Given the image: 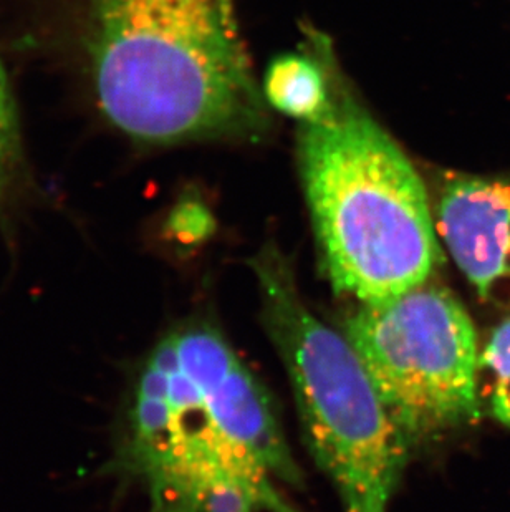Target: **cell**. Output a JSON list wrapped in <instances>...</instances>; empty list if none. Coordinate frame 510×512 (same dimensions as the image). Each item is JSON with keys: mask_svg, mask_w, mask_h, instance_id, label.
Instances as JSON below:
<instances>
[{"mask_svg": "<svg viewBox=\"0 0 510 512\" xmlns=\"http://www.w3.org/2000/svg\"><path fill=\"white\" fill-rule=\"evenodd\" d=\"M436 229L479 297L510 309V179L448 174Z\"/></svg>", "mask_w": 510, "mask_h": 512, "instance_id": "cell-7", "label": "cell"}, {"mask_svg": "<svg viewBox=\"0 0 510 512\" xmlns=\"http://www.w3.org/2000/svg\"><path fill=\"white\" fill-rule=\"evenodd\" d=\"M224 473L277 494L270 474L217 428L168 332L133 370L98 474L143 489L148 512H198L204 484Z\"/></svg>", "mask_w": 510, "mask_h": 512, "instance_id": "cell-5", "label": "cell"}, {"mask_svg": "<svg viewBox=\"0 0 510 512\" xmlns=\"http://www.w3.org/2000/svg\"><path fill=\"white\" fill-rule=\"evenodd\" d=\"M179 363L198 385L217 428L262 468L300 488L304 476L290 455L269 397L216 329L188 324L171 330Z\"/></svg>", "mask_w": 510, "mask_h": 512, "instance_id": "cell-6", "label": "cell"}, {"mask_svg": "<svg viewBox=\"0 0 510 512\" xmlns=\"http://www.w3.org/2000/svg\"><path fill=\"white\" fill-rule=\"evenodd\" d=\"M479 393L489 413L510 428V319L492 332L481 352Z\"/></svg>", "mask_w": 510, "mask_h": 512, "instance_id": "cell-10", "label": "cell"}, {"mask_svg": "<svg viewBox=\"0 0 510 512\" xmlns=\"http://www.w3.org/2000/svg\"><path fill=\"white\" fill-rule=\"evenodd\" d=\"M345 337L411 450L481 415L476 330L443 285L361 304Z\"/></svg>", "mask_w": 510, "mask_h": 512, "instance_id": "cell-4", "label": "cell"}, {"mask_svg": "<svg viewBox=\"0 0 510 512\" xmlns=\"http://www.w3.org/2000/svg\"><path fill=\"white\" fill-rule=\"evenodd\" d=\"M332 105L300 123L299 168L323 272L338 294L376 304L431 281L443 247L423 181L328 58Z\"/></svg>", "mask_w": 510, "mask_h": 512, "instance_id": "cell-2", "label": "cell"}, {"mask_svg": "<svg viewBox=\"0 0 510 512\" xmlns=\"http://www.w3.org/2000/svg\"><path fill=\"white\" fill-rule=\"evenodd\" d=\"M251 266L308 450L335 484L345 512H388L408 463V441L352 343L308 310L279 249L264 247Z\"/></svg>", "mask_w": 510, "mask_h": 512, "instance_id": "cell-3", "label": "cell"}, {"mask_svg": "<svg viewBox=\"0 0 510 512\" xmlns=\"http://www.w3.org/2000/svg\"><path fill=\"white\" fill-rule=\"evenodd\" d=\"M214 228L211 214L194 199H184L169 214L168 229L176 241L194 244L203 241Z\"/></svg>", "mask_w": 510, "mask_h": 512, "instance_id": "cell-11", "label": "cell"}, {"mask_svg": "<svg viewBox=\"0 0 510 512\" xmlns=\"http://www.w3.org/2000/svg\"><path fill=\"white\" fill-rule=\"evenodd\" d=\"M47 201L25 148L14 92L0 62V239L14 251L22 224Z\"/></svg>", "mask_w": 510, "mask_h": 512, "instance_id": "cell-8", "label": "cell"}, {"mask_svg": "<svg viewBox=\"0 0 510 512\" xmlns=\"http://www.w3.org/2000/svg\"><path fill=\"white\" fill-rule=\"evenodd\" d=\"M320 55L284 54L270 62L264 77L265 102L300 123L322 120L332 105V80L328 58Z\"/></svg>", "mask_w": 510, "mask_h": 512, "instance_id": "cell-9", "label": "cell"}, {"mask_svg": "<svg viewBox=\"0 0 510 512\" xmlns=\"http://www.w3.org/2000/svg\"><path fill=\"white\" fill-rule=\"evenodd\" d=\"M42 42L103 120L140 145L209 140L259 85L232 0H32Z\"/></svg>", "mask_w": 510, "mask_h": 512, "instance_id": "cell-1", "label": "cell"}]
</instances>
